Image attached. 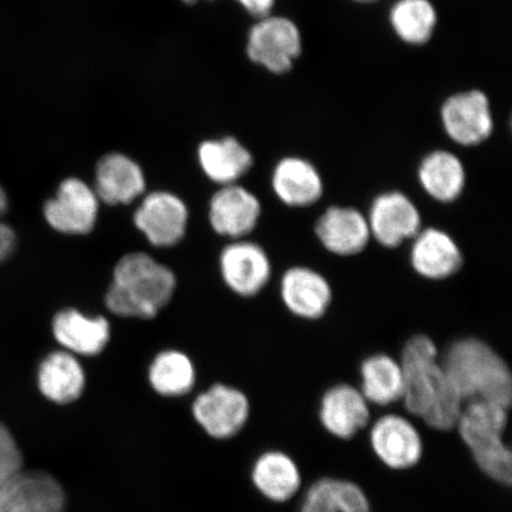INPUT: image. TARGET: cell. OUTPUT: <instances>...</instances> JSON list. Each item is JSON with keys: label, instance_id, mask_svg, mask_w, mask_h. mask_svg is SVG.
Instances as JSON below:
<instances>
[{"label": "cell", "instance_id": "obj_1", "mask_svg": "<svg viewBox=\"0 0 512 512\" xmlns=\"http://www.w3.org/2000/svg\"><path fill=\"white\" fill-rule=\"evenodd\" d=\"M403 405L433 430L448 432L457 426L464 402L446 374L437 345L416 335L402 349Z\"/></svg>", "mask_w": 512, "mask_h": 512}, {"label": "cell", "instance_id": "obj_2", "mask_svg": "<svg viewBox=\"0 0 512 512\" xmlns=\"http://www.w3.org/2000/svg\"><path fill=\"white\" fill-rule=\"evenodd\" d=\"M440 358L464 405L485 401L510 408L511 371L503 357L489 344L477 338L459 339Z\"/></svg>", "mask_w": 512, "mask_h": 512}, {"label": "cell", "instance_id": "obj_3", "mask_svg": "<svg viewBox=\"0 0 512 512\" xmlns=\"http://www.w3.org/2000/svg\"><path fill=\"white\" fill-rule=\"evenodd\" d=\"M176 288L175 274L150 255L131 253L114 268L105 302L114 315L152 319L168 305Z\"/></svg>", "mask_w": 512, "mask_h": 512}, {"label": "cell", "instance_id": "obj_4", "mask_svg": "<svg viewBox=\"0 0 512 512\" xmlns=\"http://www.w3.org/2000/svg\"><path fill=\"white\" fill-rule=\"evenodd\" d=\"M508 408L485 401L465 403L457 430L480 471L498 484H511V451L504 444Z\"/></svg>", "mask_w": 512, "mask_h": 512}, {"label": "cell", "instance_id": "obj_5", "mask_svg": "<svg viewBox=\"0 0 512 512\" xmlns=\"http://www.w3.org/2000/svg\"><path fill=\"white\" fill-rule=\"evenodd\" d=\"M249 59L274 74H284L302 53L299 29L285 17H264L249 31Z\"/></svg>", "mask_w": 512, "mask_h": 512}, {"label": "cell", "instance_id": "obj_6", "mask_svg": "<svg viewBox=\"0 0 512 512\" xmlns=\"http://www.w3.org/2000/svg\"><path fill=\"white\" fill-rule=\"evenodd\" d=\"M44 217L57 232L86 235L95 227L99 213V198L95 191L79 178H67L56 195L44 204Z\"/></svg>", "mask_w": 512, "mask_h": 512}, {"label": "cell", "instance_id": "obj_7", "mask_svg": "<svg viewBox=\"0 0 512 512\" xmlns=\"http://www.w3.org/2000/svg\"><path fill=\"white\" fill-rule=\"evenodd\" d=\"M249 409L247 396L241 390L219 383L198 396L192 414L210 437L228 439L245 427Z\"/></svg>", "mask_w": 512, "mask_h": 512}, {"label": "cell", "instance_id": "obj_8", "mask_svg": "<svg viewBox=\"0 0 512 512\" xmlns=\"http://www.w3.org/2000/svg\"><path fill=\"white\" fill-rule=\"evenodd\" d=\"M367 219L371 238L387 248H396L407 240H413L422 226L419 209L400 191L377 196Z\"/></svg>", "mask_w": 512, "mask_h": 512}, {"label": "cell", "instance_id": "obj_9", "mask_svg": "<svg viewBox=\"0 0 512 512\" xmlns=\"http://www.w3.org/2000/svg\"><path fill=\"white\" fill-rule=\"evenodd\" d=\"M189 213L181 198L166 191L152 192L134 214V224L156 247H172L187 232Z\"/></svg>", "mask_w": 512, "mask_h": 512}, {"label": "cell", "instance_id": "obj_10", "mask_svg": "<svg viewBox=\"0 0 512 512\" xmlns=\"http://www.w3.org/2000/svg\"><path fill=\"white\" fill-rule=\"evenodd\" d=\"M445 131L453 142L476 146L485 142L494 131L490 102L480 91L451 96L441 108Z\"/></svg>", "mask_w": 512, "mask_h": 512}, {"label": "cell", "instance_id": "obj_11", "mask_svg": "<svg viewBox=\"0 0 512 512\" xmlns=\"http://www.w3.org/2000/svg\"><path fill=\"white\" fill-rule=\"evenodd\" d=\"M63 486L50 473L22 471L0 490V512H66Z\"/></svg>", "mask_w": 512, "mask_h": 512}, {"label": "cell", "instance_id": "obj_12", "mask_svg": "<svg viewBox=\"0 0 512 512\" xmlns=\"http://www.w3.org/2000/svg\"><path fill=\"white\" fill-rule=\"evenodd\" d=\"M370 444L377 458L393 470H408L418 465L424 452L420 433L403 416L388 414L375 422Z\"/></svg>", "mask_w": 512, "mask_h": 512}, {"label": "cell", "instance_id": "obj_13", "mask_svg": "<svg viewBox=\"0 0 512 512\" xmlns=\"http://www.w3.org/2000/svg\"><path fill=\"white\" fill-rule=\"evenodd\" d=\"M220 265L227 286L242 297L256 296L271 278L270 259L264 249L253 242H234L224 248Z\"/></svg>", "mask_w": 512, "mask_h": 512}, {"label": "cell", "instance_id": "obj_14", "mask_svg": "<svg viewBox=\"0 0 512 512\" xmlns=\"http://www.w3.org/2000/svg\"><path fill=\"white\" fill-rule=\"evenodd\" d=\"M260 214L258 198L240 185H224L210 201L211 227L228 238L241 239L253 232Z\"/></svg>", "mask_w": 512, "mask_h": 512}, {"label": "cell", "instance_id": "obj_15", "mask_svg": "<svg viewBox=\"0 0 512 512\" xmlns=\"http://www.w3.org/2000/svg\"><path fill=\"white\" fill-rule=\"evenodd\" d=\"M319 419L325 430L334 437L352 439L369 424V402L361 390L350 384H337L323 395Z\"/></svg>", "mask_w": 512, "mask_h": 512}, {"label": "cell", "instance_id": "obj_16", "mask_svg": "<svg viewBox=\"0 0 512 512\" xmlns=\"http://www.w3.org/2000/svg\"><path fill=\"white\" fill-rule=\"evenodd\" d=\"M280 294L288 311L307 320L322 318L332 302L329 281L307 267H292L281 279Z\"/></svg>", "mask_w": 512, "mask_h": 512}, {"label": "cell", "instance_id": "obj_17", "mask_svg": "<svg viewBox=\"0 0 512 512\" xmlns=\"http://www.w3.org/2000/svg\"><path fill=\"white\" fill-rule=\"evenodd\" d=\"M317 238L339 256L360 254L371 239L366 216L355 208L330 207L316 223Z\"/></svg>", "mask_w": 512, "mask_h": 512}, {"label": "cell", "instance_id": "obj_18", "mask_svg": "<svg viewBox=\"0 0 512 512\" xmlns=\"http://www.w3.org/2000/svg\"><path fill=\"white\" fill-rule=\"evenodd\" d=\"M411 262L414 271L430 280H445L463 266L457 242L444 230L421 229L413 239Z\"/></svg>", "mask_w": 512, "mask_h": 512}, {"label": "cell", "instance_id": "obj_19", "mask_svg": "<svg viewBox=\"0 0 512 512\" xmlns=\"http://www.w3.org/2000/svg\"><path fill=\"white\" fill-rule=\"evenodd\" d=\"M95 177L96 196L110 206L133 202L146 187L142 168L123 153L102 157L96 165Z\"/></svg>", "mask_w": 512, "mask_h": 512}, {"label": "cell", "instance_id": "obj_20", "mask_svg": "<svg viewBox=\"0 0 512 512\" xmlns=\"http://www.w3.org/2000/svg\"><path fill=\"white\" fill-rule=\"evenodd\" d=\"M53 334L73 355L96 356L110 342L111 326L105 317H88L76 309H64L53 319Z\"/></svg>", "mask_w": 512, "mask_h": 512}, {"label": "cell", "instance_id": "obj_21", "mask_svg": "<svg viewBox=\"0 0 512 512\" xmlns=\"http://www.w3.org/2000/svg\"><path fill=\"white\" fill-rule=\"evenodd\" d=\"M272 187L279 200L293 208L312 206L324 192L323 179L316 166L299 157L280 160L273 171Z\"/></svg>", "mask_w": 512, "mask_h": 512}, {"label": "cell", "instance_id": "obj_22", "mask_svg": "<svg viewBox=\"0 0 512 512\" xmlns=\"http://www.w3.org/2000/svg\"><path fill=\"white\" fill-rule=\"evenodd\" d=\"M37 382L44 398L57 405H68L78 400L85 390L86 374L72 352L55 351L40 364Z\"/></svg>", "mask_w": 512, "mask_h": 512}, {"label": "cell", "instance_id": "obj_23", "mask_svg": "<svg viewBox=\"0 0 512 512\" xmlns=\"http://www.w3.org/2000/svg\"><path fill=\"white\" fill-rule=\"evenodd\" d=\"M252 479L260 494L275 503L290 501L302 486L297 464L279 451L266 452L256 459Z\"/></svg>", "mask_w": 512, "mask_h": 512}, {"label": "cell", "instance_id": "obj_24", "mask_svg": "<svg viewBox=\"0 0 512 512\" xmlns=\"http://www.w3.org/2000/svg\"><path fill=\"white\" fill-rule=\"evenodd\" d=\"M198 159L204 174L223 187L235 184L253 165L251 152L232 137L204 142L198 149Z\"/></svg>", "mask_w": 512, "mask_h": 512}, {"label": "cell", "instance_id": "obj_25", "mask_svg": "<svg viewBox=\"0 0 512 512\" xmlns=\"http://www.w3.org/2000/svg\"><path fill=\"white\" fill-rule=\"evenodd\" d=\"M418 176L421 187L441 203L458 200L466 184L462 160L448 151H434L422 159Z\"/></svg>", "mask_w": 512, "mask_h": 512}, {"label": "cell", "instance_id": "obj_26", "mask_svg": "<svg viewBox=\"0 0 512 512\" xmlns=\"http://www.w3.org/2000/svg\"><path fill=\"white\" fill-rule=\"evenodd\" d=\"M300 512H371L361 486L349 480L322 478L306 491Z\"/></svg>", "mask_w": 512, "mask_h": 512}, {"label": "cell", "instance_id": "obj_27", "mask_svg": "<svg viewBox=\"0 0 512 512\" xmlns=\"http://www.w3.org/2000/svg\"><path fill=\"white\" fill-rule=\"evenodd\" d=\"M361 393L376 406H389L401 401L403 371L400 361L388 355H373L361 366Z\"/></svg>", "mask_w": 512, "mask_h": 512}, {"label": "cell", "instance_id": "obj_28", "mask_svg": "<svg viewBox=\"0 0 512 512\" xmlns=\"http://www.w3.org/2000/svg\"><path fill=\"white\" fill-rule=\"evenodd\" d=\"M149 380L159 395L177 398L188 394L194 387L196 374L194 364L181 351L166 350L153 360Z\"/></svg>", "mask_w": 512, "mask_h": 512}, {"label": "cell", "instance_id": "obj_29", "mask_svg": "<svg viewBox=\"0 0 512 512\" xmlns=\"http://www.w3.org/2000/svg\"><path fill=\"white\" fill-rule=\"evenodd\" d=\"M437 21V11L430 0H399L390 12L396 34L414 46L430 41Z\"/></svg>", "mask_w": 512, "mask_h": 512}, {"label": "cell", "instance_id": "obj_30", "mask_svg": "<svg viewBox=\"0 0 512 512\" xmlns=\"http://www.w3.org/2000/svg\"><path fill=\"white\" fill-rule=\"evenodd\" d=\"M23 471V457L14 435L0 425V490Z\"/></svg>", "mask_w": 512, "mask_h": 512}, {"label": "cell", "instance_id": "obj_31", "mask_svg": "<svg viewBox=\"0 0 512 512\" xmlns=\"http://www.w3.org/2000/svg\"><path fill=\"white\" fill-rule=\"evenodd\" d=\"M16 247V234L8 224L0 223V261L9 258Z\"/></svg>", "mask_w": 512, "mask_h": 512}, {"label": "cell", "instance_id": "obj_32", "mask_svg": "<svg viewBox=\"0 0 512 512\" xmlns=\"http://www.w3.org/2000/svg\"><path fill=\"white\" fill-rule=\"evenodd\" d=\"M238 2L252 16L264 18L270 16L275 0H238Z\"/></svg>", "mask_w": 512, "mask_h": 512}, {"label": "cell", "instance_id": "obj_33", "mask_svg": "<svg viewBox=\"0 0 512 512\" xmlns=\"http://www.w3.org/2000/svg\"><path fill=\"white\" fill-rule=\"evenodd\" d=\"M6 209H8V196H6L4 189L0 187V216L5 213Z\"/></svg>", "mask_w": 512, "mask_h": 512}, {"label": "cell", "instance_id": "obj_34", "mask_svg": "<svg viewBox=\"0 0 512 512\" xmlns=\"http://www.w3.org/2000/svg\"><path fill=\"white\" fill-rule=\"evenodd\" d=\"M356 2H360V3H371V2H375V0H356Z\"/></svg>", "mask_w": 512, "mask_h": 512}, {"label": "cell", "instance_id": "obj_35", "mask_svg": "<svg viewBox=\"0 0 512 512\" xmlns=\"http://www.w3.org/2000/svg\"><path fill=\"white\" fill-rule=\"evenodd\" d=\"M185 3H189V4H192V3H195L196 0H184Z\"/></svg>", "mask_w": 512, "mask_h": 512}]
</instances>
